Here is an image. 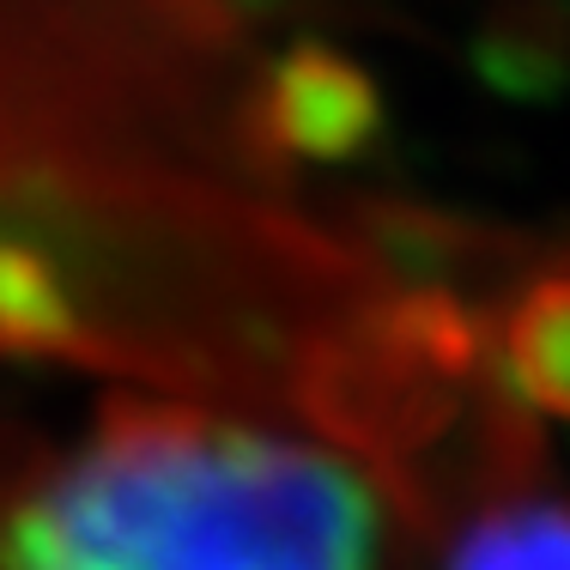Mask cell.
<instances>
[{"instance_id": "6da1fadb", "label": "cell", "mask_w": 570, "mask_h": 570, "mask_svg": "<svg viewBox=\"0 0 570 570\" xmlns=\"http://www.w3.org/2000/svg\"><path fill=\"white\" fill-rule=\"evenodd\" d=\"M0 570H389V498L279 419L104 401L7 492Z\"/></svg>"}, {"instance_id": "7a4b0ae2", "label": "cell", "mask_w": 570, "mask_h": 570, "mask_svg": "<svg viewBox=\"0 0 570 570\" xmlns=\"http://www.w3.org/2000/svg\"><path fill=\"white\" fill-rule=\"evenodd\" d=\"M383 121V91L371 67L322 37H297L255 79V140L304 158H346Z\"/></svg>"}, {"instance_id": "3957f363", "label": "cell", "mask_w": 570, "mask_h": 570, "mask_svg": "<svg viewBox=\"0 0 570 570\" xmlns=\"http://www.w3.org/2000/svg\"><path fill=\"white\" fill-rule=\"evenodd\" d=\"M431 570H570V492L534 473H498L443 528Z\"/></svg>"}]
</instances>
